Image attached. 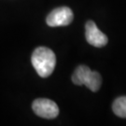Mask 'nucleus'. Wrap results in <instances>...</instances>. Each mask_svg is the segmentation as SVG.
Instances as JSON below:
<instances>
[{
    "label": "nucleus",
    "mask_w": 126,
    "mask_h": 126,
    "mask_svg": "<svg viewBox=\"0 0 126 126\" xmlns=\"http://www.w3.org/2000/svg\"><path fill=\"white\" fill-rule=\"evenodd\" d=\"M31 62L36 73L41 78H48L55 68L56 56L49 48L38 47L32 53Z\"/></svg>",
    "instance_id": "nucleus-1"
},
{
    "label": "nucleus",
    "mask_w": 126,
    "mask_h": 126,
    "mask_svg": "<svg viewBox=\"0 0 126 126\" xmlns=\"http://www.w3.org/2000/svg\"><path fill=\"white\" fill-rule=\"evenodd\" d=\"M74 14L68 7H59L51 10L47 18L46 23L49 26H66L73 22Z\"/></svg>",
    "instance_id": "nucleus-2"
},
{
    "label": "nucleus",
    "mask_w": 126,
    "mask_h": 126,
    "mask_svg": "<svg viewBox=\"0 0 126 126\" xmlns=\"http://www.w3.org/2000/svg\"><path fill=\"white\" fill-rule=\"evenodd\" d=\"M34 112L38 117L44 119H54L59 115V108L52 100L46 98L36 99L32 104Z\"/></svg>",
    "instance_id": "nucleus-3"
},
{
    "label": "nucleus",
    "mask_w": 126,
    "mask_h": 126,
    "mask_svg": "<svg viewBox=\"0 0 126 126\" xmlns=\"http://www.w3.org/2000/svg\"><path fill=\"white\" fill-rule=\"evenodd\" d=\"M85 36L87 42L96 48H101L108 44V36H106L93 21H88L85 24Z\"/></svg>",
    "instance_id": "nucleus-4"
},
{
    "label": "nucleus",
    "mask_w": 126,
    "mask_h": 126,
    "mask_svg": "<svg viewBox=\"0 0 126 126\" xmlns=\"http://www.w3.org/2000/svg\"><path fill=\"white\" fill-rule=\"evenodd\" d=\"M90 68L88 67L85 64H80L75 69V71L72 75V79L73 83L76 85H84L87 78L89 76V74L91 73Z\"/></svg>",
    "instance_id": "nucleus-5"
},
{
    "label": "nucleus",
    "mask_w": 126,
    "mask_h": 126,
    "mask_svg": "<svg viewBox=\"0 0 126 126\" xmlns=\"http://www.w3.org/2000/svg\"><path fill=\"white\" fill-rule=\"evenodd\" d=\"M84 85H86V87L92 92H97L102 85V77L96 71H91Z\"/></svg>",
    "instance_id": "nucleus-6"
},
{
    "label": "nucleus",
    "mask_w": 126,
    "mask_h": 126,
    "mask_svg": "<svg viewBox=\"0 0 126 126\" xmlns=\"http://www.w3.org/2000/svg\"><path fill=\"white\" fill-rule=\"evenodd\" d=\"M113 112L120 118L126 119V96H121L113 102Z\"/></svg>",
    "instance_id": "nucleus-7"
}]
</instances>
